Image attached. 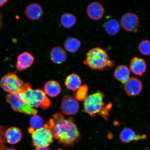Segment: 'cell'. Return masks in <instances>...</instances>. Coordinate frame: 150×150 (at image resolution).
<instances>
[{"instance_id": "obj_1", "label": "cell", "mask_w": 150, "mask_h": 150, "mask_svg": "<svg viewBox=\"0 0 150 150\" xmlns=\"http://www.w3.org/2000/svg\"><path fill=\"white\" fill-rule=\"evenodd\" d=\"M44 126L49 129L53 138L64 146H72L80 138L79 131L74 119H65L60 112L53 114Z\"/></svg>"}, {"instance_id": "obj_2", "label": "cell", "mask_w": 150, "mask_h": 150, "mask_svg": "<svg viewBox=\"0 0 150 150\" xmlns=\"http://www.w3.org/2000/svg\"><path fill=\"white\" fill-rule=\"evenodd\" d=\"M83 63L92 70L102 71L110 70L114 65V62L110 59L107 50L100 47L89 50Z\"/></svg>"}, {"instance_id": "obj_3", "label": "cell", "mask_w": 150, "mask_h": 150, "mask_svg": "<svg viewBox=\"0 0 150 150\" xmlns=\"http://www.w3.org/2000/svg\"><path fill=\"white\" fill-rule=\"evenodd\" d=\"M18 94L22 100L32 108L46 109L51 105L50 99L44 91L33 90L29 83H25L24 88Z\"/></svg>"}, {"instance_id": "obj_4", "label": "cell", "mask_w": 150, "mask_h": 150, "mask_svg": "<svg viewBox=\"0 0 150 150\" xmlns=\"http://www.w3.org/2000/svg\"><path fill=\"white\" fill-rule=\"evenodd\" d=\"M105 95L100 91L88 96L84 101V108L85 111L92 117L98 114L105 106L104 99Z\"/></svg>"}, {"instance_id": "obj_5", "label": "cell", "mask_w": 150, "mask_h": 150, "mask_svg": "<svg viewBox=\"0 0 150 150\" xmlns=\"http://www.w3.org/2000/svg\"><path fill=\"white\" fill-rule=\"evenodd\" d=\"M25 84L14 73L9 72L1 78L0 85L9 94L19 93L23 89Z\"/></svg>"}, {"instance_id": "obj_6", "label": "cell", "mask_w": 150, "mask_h": 150, "mask_svg": "<svg viewBox=\"0 0 150 150\" xmlns=\"http://www.w3.org/2000/svg\"><path fill=\"white\" fill-rule=\"evenodd\" d=\"M33 146L37 150L48 147L53 142V136L50 129L44 126L31 133Z\"/></svg>"}, {"instance_id": "obj_7", "label": "cell", "mask_w": 150, "mask_h": 150, "mask_svg": "<svg viewBox=\"0 0 150 150\" xmlns=\"http://www.w3.org/2000/svg\"><path fill=\"white\" fill-rule=\"evenodd\" d=\"M7 102L15 111L29 115H36L37 110L30 107L21 98L18 93L9 94L6 97Z\"/></svg>"}, {"instance_id": "obj_8", "label": "cell", "mask_w": 150, "mask_h": 150, "mask_svg": "<svg viewBox=\"0 0 150 150\" xmlns=\"http://www.w3.org/2000/svg\"><path fill=\"white\" fill-rule=\"evenodd\" d=\"M139 16L132 12H127L124 14L120 19L121 27L125 31L132 32L136 31L139 25Z\"/></svg>"}, {"instance_id": "obj_9", "label": "cell", "mask_w": 150, "mask_h": 150, "mask_svg": "<svg viewBox=\"0 0 150 150\" xmlns=\"http://www.w3.org/2000/svg\"><path fill=\"white\" fill-rule=\"evenodd\" d=\"M79 109V104L74 97L67 96L63 97L61 109L63 114L68 115H75L78 113Z\"/></svg>"}, {"instance_id": "obj_10", "label": "cell", "mask_w": 150, "mask_h": 150, "mask_svg": "<svg viewBox=\"0 0 150 150\" xmlns=\"http://www.w3.org/2000/svg\"><path fill=\"white\" fill-rule=\"evenodd\" d=\"M124 83V89L129 96H136L141 93L143 86L142 81L138 79L130 78Z\"/></svg>"}, {"instance_id": "obj_11", "label": "cell", "mask_w": 150, "mask_h": 150, "mask_svg": "<svg viewBox=\"0 0 150 150\" xmlns=\"http://www.w3.org/2000/svg\"><path fill=\"white\" fill-rule=\"evenodd\" d=\"M24 13L28 19L31 21L40 20L44 15V11L41 6L37 3H31L26 7Z\"/></svg>"}, {"instance_id": "obj_12", "label": "cell", "mask_w": 150, "mask_h": 150, "mask_svg": "<svg viewBox=\"0 0 150 150\" xmlns=\"http://www.w3.org/2000/svg\"><path fill=\"white\" fill-rule=\"evenodd\" d=\"M35 58L33 55L28 52H24L19 55L16 65V70L23 71L29 68L33 64Z\"/></svg>"}, {"instance_id": "obj_13", "label": "cell", "mask_w": 150, "mask_h": 150, "mask_svg": "<svg viewBox=\"0 0 150 150\" xmlns=\"http://www.w3.org/2000/svg\"><path fill=\"white\" fill-rule=\"evenodd\" d=\"M104 6L98 2H93L90 3L87 7V14L92 20H100L104 16Z\"/></svg>"}, {"instance_id": "obj_14", "label": "cell", "mask_w": 150, "mask_h": 150, "mask_svg": "<svg viewBox=\"0 0 150 150\" xmlns=\"http://www.w3.org/2000/svg\"><path fill=\"white\" fill-rule=\"evenodd\" d=\"M147 64L142 58L134 57L131 59L129 68L133 74L142 76L147 70Z\"/></svg>"}, {"instance_id": "obj_15", "label": "cell", "mask_w": 150, "mask_h": 150, "mask_svg": "<svg viewBox=\"0 0 150 150\" xmlns=\"http://www.w3.org/2000/svg\"><path fill=\"white\" fill-rule=\"evenodd\" d=\"M120 138L123 143H129L133 141L145 140L147 139V136L145 134H137L132 129L126 127L122 131Z\"/></svg>"}, {"instance_id": "obj_16", "label": "cell", "mask_w": 150, "mask_h": 150, "mask_svg": "<svg viewBox=\"0 0 150 150\" xmlns=\"http://www.w3.org/2000/svg\"><path fill=\"white\" fill-rule=\"evenodd\" d=\"M4 137L7 143L15 145L18 143L21 139V130L16 127H9L5 131Z\"/></svg>"}, {"instance_id": "obj_17", "label": "cell", "mask_w": 150, "mask_h": 150, "mask_svg": "<svg viewBox=\"0 0 150 150\" xmlns=\"http://www.w3.org/2000/svg\"><path fill=\"white\" fill-rule=\"evenodd\" d=\"M50 58L53 63L61 64L66 61L67 54L65 50L62 47L56 46L52 48L50 51Z\"/></svg>"}, {"instance_id": "obj_18", "label": "cell", "mask_w": 150, "mask_h": 150, "mask_svg": "<svg viewBox=\"0 0 150 150\" xmlns=\"http://www.w3.org/2000/svg\"><path fill=\"white\" fill-rule=\"evenodd\" d=\"M130 69L127 66L120 65L114 70V76L118 81L125 83L130 78Z\"/></svg>"}, {"instance_id": "obj_19", "label": "cell", "mask_w": 150, "mask_h": 150, "mask_svg": "<svg viewBox=\"0 0 150 150\" xmlns=\"http://www.w3.org/2000/svg\"><path fill=\"white\" fill-rule=\"evenodd\" d=\"M44 92L46 95L52 97L57 96L60 93L61 88L59 83L55 81L50 80L45 84Z\"/></svg>"}, {"instance_id": "obj_20", "label": "cell", "mask_w": 150, "mask_h": 150, "mask_svg": "<svg viewBox=\"0 0 150 150\" xmlns=\"http://www.w3.org/2000/svg\"><path fill=\"white\" fill-rule=\"evenodd\" d=\"M82 81L78 75L72 74L67 76L65 80V85L69 90L76 91L81 86Z\"/></svg>"}, {"instance_id": "obj_21", "label": "cell", "mask_w": 150, "mask_h": 150, "mask_svg": "<svg viewBox=\"0 0 150 150\" xmlns=\"http://www.w3.org/2000/svg\"><path fill=\"white\" fill-rule=\"evenodd\" d=\"M64 50L71 53H74L81 46V42L79 39L73 37H69L64 43Z\"/></svg>"}, {"instance_id": "obj_22", "label": "cell", "mask_w": 150, "mask_h": 150, "mask_svg": "<svg viewBox=\"0 0 150 150\" xmlns=\"http://www.w3.org/2000/svg\"><path fill=\"white\" fill-rule=\"evenodd\" d=\"M106 32L110 35H115L120 32L121 25L120 22L115 19L112 18L104 24Z\"/></svg>"}, {"instance_id": "obj_23", "label": "cell", "mask_w": 150, "mask_h": 150, "mask_svg": "<svg viewBox=\"0 0 150 150\" xmlns=\"http://www.w3.org/2000/svg\"><path fill=\"white\" fill-rule=\"evenodd\" d=\"M77 21L76 18L73 14L66 13L62 15L60 18L61 25L67 29H70L75 25Z\"/></svg>"}, {"instance_id": "obj_24", "label": "cell", "mask_w": 150, "mask_h": 150, "mask_svg": "<svg viewBox=\"0 0 150 150\" xmlns=\"http://www.w3.org/2000/svg\"><path fill=\"white\" fill-rule=\"evenodd\" d=\"M30 127L28 129V131L31 134L34 130L40 129L44 126V121L42 118L38 115H33L30 119Z\"/></svg>"}, {"instance_id": "obj_25", "label": "cell", "mask_w": 150, "mask_h": 150, "mask_svg": "<svg viewBox=\"0 0 150 150\" xmlns=\"http://www.w3.org/2000/svg\"><path fill=\"white\" fill-rule=\"evenodd\" d=\"M88 88L86 84L81 86V87L74 93V97L77 100L84 101L88 96Z\"/></svg>"}, {"instance_id": "obj_26", "label": "cell", "mask_w": 150, "mask_h": 150, "mask_svg": "<svg viewBox=\"0 0 150 150\" xmlns=\"http://www.w3.org/2000/svg\"><path fill=\"white\" fill-rule=\"evenodd\" d=\"M138 48L142 55L150 56V40L147 39L142 40L139 44Z\"/></svg>"}, {"instance_id": "obj_27", "label": "cell", "mask_w": 150, "mask_h": 150, "mask_svg": "<svg viewBox=\"0 0 150 150\" xmlns=\"http://www.w3.org/2000/svg\"><path fill=\"white\" fill-rule=\"evenodd\" d=\"M111 103H109L105 106H104L98 115L101 116L105 120H108L109 117V112L112 107Z\"/></svg>"}, {"instance_id": "obj_28", "label": "cell", "mask_w": 150, "mask_h": 150, "mask_svg": "<svg viewBox=\"0 0 150 150\" xmlns=\"http://www.w3.org/2000/svg\"><path fill=\"white\" fill-rule=\"evenodd\" d=\"M4 141L3 140L0 138V150H3L6 147H5V145H4Z\"/></svg>"}, {"instance_id": "obj_29", "label": "cell", "mask_w": 150, "mask_h": 150, "mask_svg": "<svg viewBox=\"0 0 150 150\" xmlns=\"http://www.w3.org/2000/svg\"><path fill=\"white\" fill-rule=\"evenodd\" d=\"M3 25V16L0 11V30L1 29Z\"/></svg>"}, {"instance_id": "obj_30", "label": "cell", "mask_w": 150, "mask_h": 150, "mask_svg": "<svg viewBox=\"0 0 150 150\" xmlns=\"http://www.w3.org/2000/svg\"><path fill=\"white\" fill-rule=\"evenodd\" d=\"M7 2H8V1H7V0H1V1H0V7L3 6Z\"/></svg>"}, {"instance_id": "obj_31", "label": "cell", "mask_w": 150, "mask_h": 150, "mask_svg": "<svg viewBox=\"0 0 150 150\" xmlns=\"http://www.w3.org/2000/svg\"><path fill=\"white\" fill-rule=\"evenodd\" d=\"M2 150H17L13 148H7L6 147L4 149Z\"/></svg>"}, {"instance_id": "obj_32", "label": "cell", "mask_w": 150, "mask_h": 150, "mask_svg": "<svg viewBox=\"0 0 150 150\" xmlns=\"http://www.w3.org/2000/svg\"><path fill=\"white\" fill-rule=\"evenodd\" d=\"M37 150H51L48 147L43 148Z\"/></svg>"}, {"instance_id": "obj_33", "label": "cell", "mask_w": 150, "mask_h": 150, "mask_svg": "<svg viewBox=\"0 0 150 150\" xmlns=\"http://www.w3.org/2000/svg\"><path fill=\"white\" fill-rule=\"evenodd\" d=\"M56 150H64V149H58Z\"/></svg>"}]
</instances>
